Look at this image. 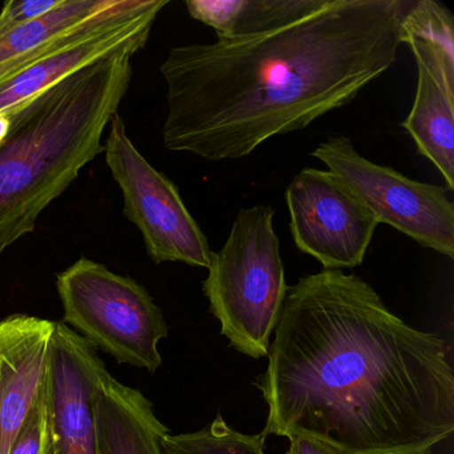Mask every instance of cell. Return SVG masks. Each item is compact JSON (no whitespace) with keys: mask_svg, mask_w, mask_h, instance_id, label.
<instances>
[{"mask_svg":"<svg viewBox=\"0 0 454 454\" xmlns=\"http://www.w3.org/2000/svg\"><path fill=\"white\" fill-rule=\"evenodd\" d=\"M115 0H62L41 18L0 35V81L41 57L55 42L110 9Z\"/></svg>","mask_w":454,"mask_h":454,"instance_id":"cell-15","label":"cell"},{"mask_svg":"<svg viewBox=\"0 0 454 454\" xmlns=\"http://www.w3.org/2000/svg\"><path fill=\"white\" fill-rule=\"evenodd\" d=\"M65 321L116 361L156 372L168 326L145 286L82 257L57 278Z\"/></svg>","mask_w":454,"mask_h":454,"instance_id":"cell-5","label":"cell"},{"mask_svg":"<svg viewBox=\"0 0 454 454\" xmlns=\"http://www.w3.org/2000/svg\"><path fill=\"white\" fill-rule=\"evenodd\" d=\"M108 127L106 163L123 192L124 215L142 233L148 256L155 264L184 262L208 270L214 251L176 185L135 147L121 116L116 114Z\"/></svg>","mask_w":454,"mask_h":454,"instance_id":"cell-7","label":"cell"},{"mask_svg":"<svg viewBox=\"0 0 454 454\" xmlns=\"http://www.w3.org/2000/svg\"><path fill=\"white\" fill-rule=\"evenodd\" d=\"M103 361L70 326L55 323L47 369L44 454H97L94 395Z\"/></svg>","mask_w":454,"mask_h":454,"instance_id":"cell-11","label":"cell"},{"mask_svg":"<svg viewBox=\"0 0 454 454\" xmlns=\"http://www.w3.org/2000/svg\"><path fill=\"white\" fill-rule=\"evenodd\" d=\"M291 445L286 454H345L321 441L304 435H294L289 438Z\"/></svg>","mask_w":454,"mask_h":454,"instance_id":"cell-19","label":"cell"},{"mask_svg":"<svg viewBox=\"0 0 454 454\" xmlns=\"http://www.w3.org/2000/svg\"><path fill=\"white\" fill-rule=\"evenodd\" d=\"M326 0H188V14L217 38H243L283 27L323 7Z\"/></svg>","mask_w":454,"mask_h":454,"instance_id":"cell-14","label":"cell"},{"mask_svg":"<svg viewBox=\"0 0 454 454\" xmlns=\"http://www.w3.org/2000/svg\"><path fill=\"white\" fill-rule=\"evenodd\" d=\"M310 156L339 176L380 224L390 225L419 246L453 259L454 206L446 188L409 179L368 160L347 137H329Z\"/></svg>","mask_w":454,"mask_h":454,"instance_id":"cell-8","label":"cell"},{"mask_svg":"<svg viewBox=\"0 0 454 454\" xmlns=\"http://www.w3.org/2000/svg\"><path fill=\"white\" fill-rule=\"evenodd\" d=\"M54 328L27 315L0 321V454L9 453L46 387Z\"/></svg>","mask_w":454,"mask_h":454,"instance_id":"cell-12","label":"cell"},{"mask_svg":"<svg viewBox=\"0 0 454 454\" xmlns=\"http://www.w3.org/2000/svg\"><path fill=\"white\" fill-rule=\"evenodd\" d=\"M168 0H115L102 14L55 42L41 57L0 81V115L38 97L50 87L97 60L147 44Z\"/></svg>","mask_w":454,"mask_h":454,"instance_id":"cell-9","label":"cell"},{"mask_svg":"<svg viewBox=\"0 0 454 454\" xmlns=\"http://www.w3.org/2000/svg\"><path fill=\"white\" fill-rule=\"evenodd\" d=\"M273 220L270 206L240 209L203 281L223 336L252 358L268 356L289 288Z\"/></svg>","mask_w":454,"mask_h":454,"instance_id":"cell-4","label":"cell"},{"mask_svg":"<svg viewBox=\"0 0 454 454\" xmlns=\"http://www.w3.org/2000/svg\"><path fill=\"white\" fill-rule=\"evenodd\" d=\"M129 50L107 55L15 108L0 143V254L105 151L132 78Z\"/></svg>","mask_w":454,"mask_h":454,"instance_id":"cell-3","label":"cell"},{"mask_svg":"<svg viewBox=\"0 0 454 454\" xmlns=\"http://www.w3.org/2000/svg\"><path fill=\"white\" fill-rule=\"evenodd\" d=\"M291 233L300 252L323 270L363 264L380 223L336 175L302 168L286 191Z\"/></svg>","mask_w":454,"mask_h":454,"instance_id":"cell-10","label":"cell"},{"mask_svg":"<svg viewBox=\"0 0 454 454\" xmlns=\"http://www.w3.org/2000/svg\"><path fill=\"white\" fill-rule=\"evenodd\" d=\"M409 0H326L307 17L243 38L169 50L164 147L239 160L350 105L397 60Z\"/></svg>","mask_w":454,"mask_h":454,"instance_id":"cell-2","label":"cell"},{"mask_svg":"<svg viewBox=\"0 0 454 454\" xmlns=\"http://www.w3.org/2000/svg\"><path fill=\"white\" fill-rule=\"evenodd\" d=\"M62 0H9L0 12V35L59 6Z\"/></svg>","mask_w":454,"mask_h":454,"instance_id":"cell-18","label":"cell"},{"mask_svg":"<svg viewBox=\"0 0 454 454\" xmlns=\"http://www.w3.org/2000/svg\"><path fill=\"white\" fill-rule=\"evenodd\" d=\"M268 368L262 434L345 454H432L454 432V374L437 334L390 312L371 284L323 270L289 286Z\"/></svg>","mask_w":454,"mask_h":454,"instance_id":"cell-1","label":"cell"},{"mask_svg":"<svg viewBox=\"0 0 454 454\" xmlns=\"http://www.w3.org/2000/svg\"><path fill=\"white\" fill-rule=\"evenodd\" d=\"M47 381V380H46ZM47 445V389L26 419L7 454H44Z\"/></svg>","mask_w":454,"mask_h":454,"instance_id":"cell-17","label":"cell"},{"mask_svg":"<svg viewBox=\"0 0 454 454\" xmlns=\"http://www.w3.org/2000/svg\"><path fill=\"white\" fill-rule=\"evenodd\" d=\"M265 435L243 434L217 413L211 425L193 433L171 434L161 440V454H265Z\"/></svg>","mask_w":454,"mask_h":454,"instance_id":"cell-16","label":"cell"},{"mask_svg":"<svg viewBox=\"0 0 454 454\" xmlns=\"http://www.w3.org/2000/svg\"><path fill=\"white\" fill-rule=\"evenodd\" d=\"M9 116L0 115V143L6 137L7 132H9Z\"/></svg>","mask_w":454,"mask_h":454,"instance_id":"cell-20","label":"cell"},{"mask_svg":"<svg viewBox=\"0 0 454 454\" xmlns=\"http://www.w3.org/2000/svg\"><path fill=\"white\" fill-rule=\"evenodd\" d=\"M403 44L417 67L411 113L403 121L417 147L454 191V17L437 0H409Z\"/></svg>","mask_w":454,"mask_h":454,"instance_id":"cell-6","label":"cell"},{"mask_svg":"<svg viewBox=\"0 0 454 454\" xmlns=\"http://www.w3.org/2000/svg\"><path fill=\"white\" fill-rule=\"evenodd\" d=\"M97 454H161V440L169 433L139 390L100 374L94 395Z\"/></svg>","mask_w":454,"mask_h":454,"instance_id":"cell-13","label":"cell"}]
</instances>
